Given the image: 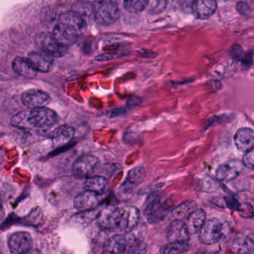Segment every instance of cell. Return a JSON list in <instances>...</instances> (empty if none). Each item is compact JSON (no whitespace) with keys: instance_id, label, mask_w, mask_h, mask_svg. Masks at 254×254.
I'll return each mask as SVG.
<instances>
[{"instance_id":"6da1fadb","label":"cell","mask_w":254,"mask_h":254,"mask_svg":"<svg viewBox=\"0 0 254 254\" xmlns=\"http://www.w3.org/2000/svg\"><path fill=\"white\" fill-rule=\"evenodd\" d=\"M58 121V115L46 107L23 110L14 115L11 125L18 129L42 128L53 126Z\"/></svg>"},{"instance_id":"7a4b0ae2","label":"cell","mask_w":254,"mask_h":254,"mask_svg":"<svg viewBox=\"0 0 254 254\" xmlns=\"http://www.w3.org/2000/svg\"><path fill=\"white\" fill-rule=\"evenodd\" d=\"M229 231L228 223L222 222L217 218L206 220L204 226L199 231L200 242L204 245H214L224 240Z\"/></svg>"},{"instance_id":"3957f363","label":"cell","mask_w":254,"mask_h":254,"mask_svg":"<svg viewBox=\"0 0 254 254\" xmlns=\"http://www.w3.org/2000/svg\"><path fill=\"white\" fill-rule=\"evenodd\" d=\"M92 12L95 21L103 26L113 25L120 17V10L117 2L111 0L92 2Z\"/></svg>"},{"instance_id":"277c9868","label":"cell","mask_w":254,"mask_h":254,"mask_svg":"<svg viewBox=\"0 0 254 254\" xmlns=\"http://www.w3.org/2000/svg\"><path fill=\"white\" fill-rule=\"evenodd\" d=\"M168 211V207L163 202L161 194L154 192L148 197L145 203L143 214L149 222L157 223L164 218Z\"/></svg>"},{"instance_id":"5b68a950","label":"cell","mask_w":254,"mask_h":254,"mask_svg":"<svg viewBox=\"0 0 254 254\" xmlns=\"http://www.w3.org/2000/svg\"><path fill=\"white\" fill-rule=\"evenodd\" d=\"M35 42L41 52L53 58L64 56L67 49L60 46L52 38V35L47 32H41L35 36Z\"/></svg>"},{"instance_id":"8992f818","label":"cell","mask_w":254,"mask_h":254,"mask_svg":"<svg viewBox=\"0 0 254 254\" xmlns=\"http://www.w3.org/2000/svg\"><path fill=\"white\" fill-rule=\"evenodd\" d=\"M123 211V208L116 206H108L104 208L96 218L98 225L103 230L119 229Z\"/></svg>"},{"instance_id":"52a82bcc","label":"cell","mask_w":254,"mask_h":254,"mask_svg":"<svg viewBox=\"0 0 254 254\" xmlns=\"http://www.w3.org/2000/svg\"><path fill=\"white\" fill-rule=\"evenodd\" d=\"M51 35L60 46L67 49L76 43L79 32L70 25L59 22L55 25Z\"/></svg>"},{"instance_id":"ba28073f","label":"cell","mask_w":254,"mask_h":254,"mask_svg":"<svg viewBox=\"0 0 254 254\" xmlns=\"http://www.w3.org/2000/svg\"><path fill=\"white\" fill-rule=\"evenodd\" d=\"M21 100L25 107L31 109L42 108L51 102L50 96L41 89H28L24 92Z\"/></svg>"},{"instance_id":"9c48e42d","label":"cell","mask_w":254,"mask_h":254,"mask_svg":"<svg viewBox=\"0 0 254 254\" xmlns=\"http://www.w3.org/2000/svg\"><path fill=\"white\" fill-rule=\"evenodd\" d=\"M8 245L10 251L12 254H25L32 248V235L26 232L14 233L10 235Z\"/></svg>"},{"instance_id":"30bf717a","label":"cell","mask_w":254,"mask_h":254,"mask_svg":"<svg viewBox=\"0 0 254 254\" xmlns=\"http://www.w3.org/2000/svg\"><path fill=\"white\" fill-rule=\"evenodd\" d=\"M99 163V159L96 156L84 154L74 162L72 171L78 177H86L94 171Z\"/></svg>"},{"instance_id":"8fae6325","label":"cell","mask_w":254,"mask_h":254,"mask_svg":"<svg viewBox=\"0 0 254 254\" xmlns=\"http://www.w3.org/2000/svg\"><path fill=\"white\" fill-rule=\"evenodd\" d=\"M244 166L242 161L232 160L223 163L216 171V177L220 181H233L243 171Z\"/></svg>"},{"instance_id":"7c38bea8","label":"cell","mask_w":254,"mask_h":254,"mask_svg":"<svg viewBox=\"0 0 254 254\" xmlns=\"http://www.w3.org/2000/svg\"><path fill=\"white\" fill-rule=\"evenodd\" d=\"M101 201V195L93 191L85 190L76 197L74 200V206L79 212H86L96 210Z\"/></svg>"},{"instance_id":"4fadbf2b","label":"cell","mask_w":254,"mask_h":254,"mask_svg":"<svg viewBox=\"0 0 254 254\" xmlns=\"http://www.w3.org/2000/svg\"><path fill=\"white\" fill-rule=\"evenodd\" d=\"M190 234L186 223L181 220H174L167 229V238L169 242H188Z\"/></svg>"},{"instance_id":"5bb4252c","label":"cell","mask_w":254,"mask_h":254,"mask_svg":"<svg viewBox=\"0 0 254 254\" xmlns=\"http://www.w3.org/2000/svg\"><path fill=\"white\" fill-rule=\"evenodd\" d=\"M254 246V233L251 230H246L238 233L234 238L232 250L235 254H250Z\"/></svg>"},{"instance_id":"9a60e30c","label":"cell","mask_w":254,"mask_h":254,"mask_svg":"<svg viewBox=\"0 0 254 254\" xmlns=\"http://www.w3.org/2000/svg\"><path fill=\"white\" fill-rule=\"evenodd\" d=\"M218 8L215 0H198L191 2V11L198 20H207L212 17Z\"/></svg>"},{"instance_id":"2e32d148","label":"cell","mask_w":254,"mask_h":254,"mask_svg":"<svg viewBox=\"0 0 254 254\" xmlns=\"http://www.w3.org/2000/svg\"><path fill=\"white\" fill-rule=\"evenodd\" d=\"M235 147L241 152H248L254 148V132L250 127L238 129L234 136Z\"/></svg>"},{"instance_id":"e0dca14e","label":"cell","mask_w":254,"mask_h":254,"mask_svg":"<svg viewBox=\"0 0 254 254\" xmlns=\"http://www.w3.org/2000/svg\"><path fill=\"white\" fill-rule=\"evenodd\" d=\"M146 169L143 167H137L130 170L120 190L125 194L130 193L140 185L146 177Z\"/></svg>"},{"instance_id":"ac0fdd59","label":"cell","mask_w":254,"mask_h":254,"mask_svg":"<svg viewBox=\"0 0 254 254\" xmlns=\"http://www.w3.org/2000/svg\"><path fill=\"white\" fill-rule=\"evenodd\" d=\"M37 72H48L53 66L52 57L42 52H30L27 58Z\"/></svg>"},{"instance_id":"d6986e66","label":"cell","mask_w":254,"mask_h":254,"mask_svg":"<svg viewBox=\"0 0 254 254\" xmlns=\"http://www.w3.org/2000/svg\"><path fill=\"white\" fill-rule=\"evenodd\" d=\"M140 217V211L137 207H129L123 209L119 229L127 233L138 225Z\"/></svg>"},{"instance_id":"ffe728a7","label":"cell","mask_w":254,"mask_h":254,"mask_svg":"<svg viewBox=\"0 0 254 254\" xmlns=\"http://www.w3.org/2000/svg\"><path fill=\"white\" fill-rule=\"evenodd\" d=\"M127 242L123 235H114L106 241L103 254H123L127 249Z\"/></svg>"},{"instance_id":"44dd1931","label":"cell","mask_w":254,"mask_h":254,"mask_svg":"<svg viewBox=\"0 0 254 254\" xmlns=\"http://www.w3.org/2000/svg\"><path fill=\"white\" fill-rule=\"evenodd\" d=\"M75 135V130L70 126H62L57 127L56 129L51 132L49 137L52 140L53 146L55 147L66 145L70 142Z\"/></svg>"},{"instance_id":"7402d4cb","label":"cell","mask_w":254,"mask_h":254,"mask_svg":"<svg viewBox=\"0 0 254 254\" xmlns=\"http://www.w3.org/2000/svg\"><path fill=\"white\" fill-rule=\"evenodd\" d=\"M206 220L207 215L204 210L196 209L195 211H193L187 218V223L186 224L190 234H196L199 233L204 226Z\"/></svg>"},{"instance_id":"603a6c76","label":"cell","mask_w":254,"mask_h":254,"mask_svg":"<svg viewBox=\"0 0 254 254\" xmlns=\"http://www.w3.org/2000/svg\"><path fill=\"white\" fill-rule=\"evenodd\" d=\"M12 67L18 76L28 79H34L36 77L37 71L25 58L21 57L15 58L12 63Z\"/></svg>"},{"instance_id":"cb8c5ba5","label":"cell","mask_w":254,"mask_h":254,"mask_svg":"<svg viewBox=\"0 0 254 254\" xmlns=\"http://www.w3.org/2000/svg\"><path fill=\"white\" fill-rule=\"evenodd\" d=\"M60 22L70 25L77 31H82L86 26L85 18L74 11H69L61 14L59 18Z\"/></svg>"},{"instance_id":"d4e9b609","label":"cell","mask_w":254,"mask_h":254,"mask_svg":"<svg viewBox=\"0 0 254 254\" xmlns=\"http://www.w3.org/2000/svg\"><path fill=\"white\" fill-rule=\"evenodd\" d=\"M107 181L106 177L102 176H95L86 179L83 184L84 189L86 191H93L98 195H103L107 187Z\"/></svg>"},{"instance_id":"484cf974","label":"cell","mask_w":254,"mask_h":254,"mask_svg":"<svg viewBox=\"0 0 254 254\" xmlns=\"http://www.w3.org/2000/svg\"><path fill=\"white\" fill-rule=\"evenodd\" d=\"M197 209V203L194 201H187L177 206L172 211V215L176 220L188 218L189 215Z\"/></svg>"},{"instance_id":"4316f807","label":"cell","mask_w":254,"mask_h":254,"mask_svg":"<svg viewBox=\"0 0 254 254\" xmlns=\"http://www.w3.org/2000/svg\"><path fill=\"white\" fill-rule=\"evenodd\" d=\"M190 248L188 242H169L160 248L162 254H180L187 252Z\"/></svg>"},{"instance_id":"83f0119b","label":"cell","mask_w":254,"mask_h":254,"mask_svg":"<svg viewBox=\"0 0 254 254\" xmlns=\"http://www.w3.org/2000/svg\"><path fill=\"white\" fill-rule=\"evenodd\" d=\"M147 0H127L123 2V6L129 13H140L144 11L148 5Z\"/></svg>"},{"instance_id":"f1b7e54d","label":"cell","mask_w":254,"mask_h":254,"mask_svg":"<svg viewBox=\"0 0 254 254\" xmlns=\"http://www.w3.org/2000/svg\"><path fill=\"white\" fill-rule=\"evenodd\" d=\"M73 11L85 18L86 16H93L92 3L87 2H77L73 5Z\"/></svg>"},{"instance_id":"f546056e","label":"cell","mask_w":254,"mask_h":254,"mask_svg":"<svg viewBox=\"0 0 254 254\" xmlns=\"http://www.w3.org/2000/svg\"><path fill=\"white\" fill-rule=\"evenodd\" d=\"M99 212H96V211H86V212H82L80 214H77L75 215V220L79 223L82 224H88L90 221H93L94 218H97Z\"/></svg>"},{"instance_id":"4dcf8cb0","label":"cell","mask_w":254,"mask_h":254,"mask_svg":"<svg viewBox=\"0 0 254 254\" xmlns=\"http://www.w3.org/2000/svg\"><path fill=\"white\" fill-rule=\"evenodd\" d=\"M168 2L167 1H153V2H149L148 12L151 14H158L163 12L167 8Z\"/></svg>"},{"instance_id":"1f68e13d","label":"cell","mask_w":254,"mask_h":254,"mask_svg":"<svg viewBox=\"0 0 254 254\" xmlns=\"http://www.w3.org/2000/svg\"><path fill=\"white\" fill-rule=\"evenodd\" d=\"M236 211L242 218H252L254 216L253 207L250 204L243 203V204H238Z\"/></svg>"},{"instance_id":"d6a6232c","label":"cell","mask_w":254,"mask_h":254,"mask_svg":"<svg viewBox=\"0 0 254 254\" xmlns=\"http://www.w3.org/2000/svg\"><path fill=\"white\" fill-rule=\"evenodd\" d=\"M236 10L242 16L249 18L252 16L253 9L246 2H238L236 4Z\"/></svg>"},{"instance_id":"836d02e7","label":"cell","mask_w":254,"mask_h":254,"mask_svg":"<svg viewBox=\"0 0 254 254\" xmlns=\"http://www.w3.org/2000/svg\"><path fill=\"white\" fill-rule=\"evenodd\" d=\"M244 167H247L251 170L254 169V149H251L248 152L245 153L242 161Z\"/></svg>"},{"instance_id":"e575fe53","label":"cell","mask_w":254,"mask_h":254,"mask_svg":"<svg viewBox=\"0 0 254 254\" xmlns=\"http://www.w3.org/2000/svg\"><path fill=\"white\" fill-rule=\"evenodd\" d=\"M201 190L204 189V191H215L218 189V184L216 181H214L213 179L207 177L201 183Z\"/></svg>"},{"instance_id":"d590c367","label":"cell","mask_w":254,"mask_h":254,"mask_svg":"<svg viewBox=\"0 0 254 254\" xmlns=\"http://www.w3.org/2000/svg\"><path fill=\"white\" fill-rule=\"evenodd\" d=\"M244 54H245V52L242 50V47L238 45H235V46H233L232 49H231V55L237 61H241L242 58H243Z\"/></svg>"},{"instance_id":"8d00e7d4","label":"cell","mask_w":254,"mask_h":254,"mask_svg":"<svg viewBox=\"0 0 254 254\" xmlns=\"http://www.w3.org/2000/svg\"><path fill=\"white\" fill-rule=\"evenodd\" d=\"M119 54L118 52H111V53L103 54V55H99L96 57V61L98 62H106V61H109V60L113 59L119 57Z\"/></svg>"},{"instance_id":"74e56055","label":"cell","mask_w":254,"mask_h":254,"mask_svg":"<svg viewBox=\"0 0 254 254\" xmlns=\"http://www.w3.org/2000/svg\"><path fill=\"white\" fill-rule=\"evenodd\" d=\"M4 216H5V210L2 203L0 202V221L4 218Z\"/></svg>"},{"instance_id":"f35d334b","label":"cell","mask_w":254,"mask_h":254,"mask_svg":"<svg viewBox=\"0 0 254 254\" xmlns=\"http://www.w3.org/2000/svg\"><path fill=\"white\" fill-rule=\"evenodd\" d=\"M22 254H41V253L40 252V251H37V250H30L28 252Z\"/></svg>"}]
</instances>
